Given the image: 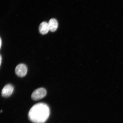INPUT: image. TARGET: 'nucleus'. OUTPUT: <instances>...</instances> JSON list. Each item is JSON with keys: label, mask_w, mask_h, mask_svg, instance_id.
Returning a JSON list of instances; mask_svg holds the SVG:
<instances>
[{"label": "nucleus", "mask_w": 123, "mask_h": 123, "mask_svg": "<svg viewBox=\"0 0 123 123\" xmlns=\"http://www.w3.org/2000/svg\"><path fill=\"white\" fill-rule=\"evenodd\" d=\"M14 87L10 84L4 86L1 92V96L4 97H8L11 96L13 91Z\"/></svg>", "instance_id": "nucleus-4"}, {"label": "nucleus", "mask_w": 123, "mask_h": 123, "mask_svg": "<svg viewBox=\"0 0 123 123\" xmlns=\"http://www.w3.org/2000/svg\"><path fill=\"white\" fill-rule=\"evenodd\" d=\"M47 91L43 88H40L34 91L32 93L31 97L34 100H38L42 99L47 95Z\"/></svg>", "instance_id": "nucleus-2"}, {"label": "nucleus", "mask_w": 123, "mask_h": 123, "mask_svg": "<svg viewBox=\"0 0 123 123\" xmlns=\"http://www.w3.org/2000/svg\"><path fill=\"white\" fill-rule=\"evenodd\" d=\"M49 30L51 32H55L57 29L58 23L57 20L54 18L51 19L48 23Z\"/></svg>", "instance_id": "nucleus-6"}, {"label": "nucleus", "mask_w": 123, "mask_h": 123, "mask_svg": "<svg viewBox=\"0 0 123 123\" xmlns=\"http://www.w3.org/2000/svg\"><path fill=\"white\" fill-rule=\"evenodd\" d=\"M0 65L1 64V60H2V57H1V55H0Z\"/></svg>", "instance_id": "nucleus-7"}, {"label": "nucleus", "mask_w": 123, "mask_h": 123, "mask_svg": "<svg viewBox=\"0 0 123 123\" xmlns=\"http://www.w3.org/2000/svg\"><path fill=\"white\" fill-rule=\"evenodd\" d=\"M27 71V66L24 64H20L17 66L15 69V72L18 76L22 77L26 74Z\"/></svg>", "instance_id": "nucleus-3"}, {"label": "nucleus", "mask_w": 123, "mask_h": 123, "mask_svg": "<svg viewBox=\"0 0 123 123\" xmlns=\"http://www.w3.org/2000/svg\"><path fill=\"white\" fill-rule=\"evenodd\" d=\"M39 32L41 34H46L49 30L48 23L45 22L41 23L39 25Z\"/></svg>", "instance_id": "nucleus-5"}, {"label": "nucleus", "mask_w": 123, "mask_h": 123, "mask_svg": "<svg viewBox=\"0 0 123 123\" xmlns=\"http://www.w3.org/2000/svg\"><path fill=\"white\" fill-rule=\"evenodd\" d=\"M1 38H0V48H1Z\"/></svg>", "instance_id": "nucleus-8"}, {"label": "nucleus", "mask_w": 123, "mask_h": 123, "mask_svg": "<svg viewBox=\"0 0 123 123\" xmlns=\"http://www.w3.org/2000/svg\"><path fill=\"white\" fill-rule=\"evenodd\" d=\"M50 114L48 106L39 103L35 105L31 108L28 113L29 118L34 123H44L48 119Z\"/></svg>", "instance_id": "nucleus-1"}]
</instances>
